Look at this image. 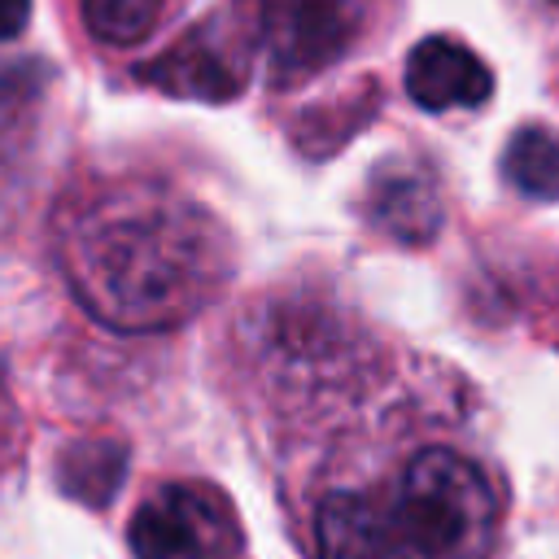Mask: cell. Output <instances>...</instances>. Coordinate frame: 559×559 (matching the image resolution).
I'll return each mask as SVG.
<instances>
[{"instance_id":"277c9868","label":"cell","mask_w":559,"mask_h":559,"mask_svg":"<svg viewBox=\"0 0 559 559\" xmlns=\"http://www.w3.org/2000/svg\"><path fill=\"white\" fill-rule=\"evenodd\" d=\"M354 39V13L345 0H266L262 48L275 79L293 83L332 66Z\"/></svg>"},{"instance_id":"5bb4252c","label":"cell","mask_w":559,"mask_h":559,"mask_svg":"<svg viewBox=\"0 0 559 559\" xmlns=\"http://www.w3.org/2000/svg\"><path fill=\"white\" fill-rule=\"evenodd\" d=\"M555 4H559V0H555Z\"/></svg>"},{"instance_id":"3957f363","label":"cell","mask_w":559,"mask_h":559,"mask_svg":"<svg viewBox=\"0 0 559 559\" xmlns=\"http://www.w3.org/2000/svg\"><path fill=\"white\" fill-rule=\"evenodd\" d=\"M135 559H240L245 533L231 502L192 480L162 485L127 524Z\"/></svg>"},{"instance_id":"7c38bea8","label":"cell","mask_w":559,"mask_h":559,"mask_svg":"<svg viewBox=\"0 0 559 559\" xmlns=\"http://www.w3.org/2000/svg\"><path fill=\"white\" fill-rule=\"evenodd\" d=\"M31 22V0H0V39L22 35Z\"/></svg>"},{"instance_id":"ba28073f","label":"cell","mask_w":559,"mask_h":559,"mask_svg":"<svg viewBox=\"0 0 559 559\" xmlns=\"http://www.w3.org/2000/svg\"><path fill=\"white\" fill-rule=\"evenodd\" d=\"M371 218L397 240H428L437 231V192L419 170H380L371 183Z\"/></svg>"},{"instance_id":"9c48e42d","label":"cell","mask_w":559,"mask_h":559,"mask_svg":"<svg viewBox=\"0 0 559 559\" xmlns=\"http://www.w3.org/2000/svg\"><path fill=\"white\" fill-rule=\"evenodd\" d=\"M122 476H127V450L118 441H105V437L70 445L61 454V467H57L61 489L87 507H105L118 493Z\"/></svg>"},{"instance_id":"8fae6325","label":"cell","mask_w":559,"mask_h":559,"mask_svg":"<svg viewBox=\"0 0 559 559\" xmlns=\"http://www.w3.org/2000/svg\"><path fill=\"white\" fill-rule=\"evenodd\" d=\"M162 17V0H83V26L100 44H140Z\"/></svg>"},{"instance_id":"8992f818","label":"cell","mask_w":559,"mask_h":559,"mask_svg":"<svg viewBox=\"0 0 559 559\" xmlns=\"http://www.w3.org/2000/svg\"><path fill=\"white\" fill-rule=\"evenodd\" d=\"M140 74L153 87H162L170 96H192V100H231L245 83L240 66L227 57V48L218 44V35L210 26L170 44L162 57L140 66Z\"/></svg>"},{"instance_id":"52a82bcc","label":"cell","mask_w":559,"mask_h":559,"mask_svg":"<svg viewBox=\"0 0 559 559\" xmlns=\"http://www.w3.org/2000/svg\"><path fill=\"white\" fill-rule=\"evenodd\" d=\"M319 559H389L371 493H328L314 511Z\"/></svg>"},{"instance_id":"6da1fadb","label":"cell","mask_w":559,"mask_h":559,"mask_svg":"<svg viewBox=\"0 0 559 559\" xmlns=\"http://www.w3.org/2000/svg\"><path fill=\"white\" fill-rule=\"evenodd\" d=\"M57 258L92 319L162 332L218 293L231 249L197 201L162 183H114L61 214Z\"/></svg>"},{"instance_id":"4fadbf2b","label":"cell","mask_w":559,"mask_h":559,"mask_svg":"<svg viewBox=\"0 0 559 559\" xmlns=\"http://www.w3.org/2000/svg\"><path fill=\"white\" fill-rule=\"evenodd\" d=\"M4 415H9V406H4V389H0V424H4Z\"/></svg>"},{"instance_id":"5b68a950","label":"cell","mask_w":559,"mask_h":559,"mask_svg":"<svg viewBox=\"0 0 559 559\" xmlns=\"http://www.w3.org/2000/svg\"><path fill=\"white\" fill-rule=\"evenodd\" d=\"M489 92H493V74L485 70V61L445 35L415 44L406 57V96L432 114L454 109V105L472 109Z\"/></svg>"},{"instance_id":"30bf717a","label":"cell","mask_w":559,"mask_h":559,"mask_svg":"<svg viewBox=\"0 0 559 559\" xmlns=\"http://www.w3.org/2000/svg\"><path fill=\"white\" fill-rule=\"evenodd\" d=\"M502 175L533 201H559V140L546 127H520L502 153Z\"/></svg>"},{"instance_id":"7a4b0ae2","label":"cell","mask_w":559,"mask_h":559,"mask_svg":"<svg viewBox=\"0 0 559 559\" xmlns=\"http://www.w3.org/2000/svg\"><path fill=\"white\" fill-rule=\"evenodd\" d=\"M389 559H480L493 533V493L485 472L445 450H419L393 498H376Z\"/></svg>"}]
</instances>
